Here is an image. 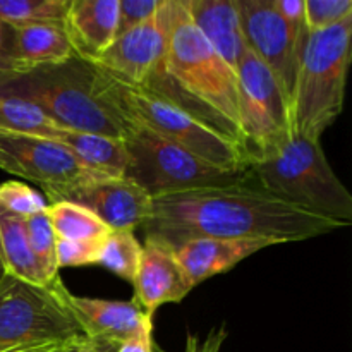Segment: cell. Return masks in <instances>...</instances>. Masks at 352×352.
<instances>
[{
    "instance_id": "cell-1",
    "label": "cell",
    "mask_w": 352,
    "mask_h": 352,
    "mask_svg": "<svg viewBox=\"0 0 352 352\" xmlns=\"http://www.w3.org/2000/svg\"><path fill=\"white\" fill-rule=\"evenodd\" d=\"M342 227L347 226L305 212L244 182L155 198L143 230L144 239L175 251L188 241L203 237H260L287 244Z\"/></svg>"
},
{
    "instance_id": "cell-2",
    "label": "cell",
    "mask_w": 352,
    "mask_h": 352,
    "mask_svg": "<svg viewBox=\"0 0 352 352\" xmlns=\"http://www.w3.org/2000/svg\"><path fill=\"white\" fill-rule=\"evenodd\" d=\"M141 89L175 103L244 153L237 74L196 30L184 0H174L167 50Z\"/></svg>"
},
{
    "instance_id": "cell-3",
    "label": "cell",
    "mask_w": 352,
    "mask_h": 352,
    "mask_svg": "<svg viewBox=\"0 0 352 352\" xmlns=\"http://www.w3.org/2000/svg\"><path fill=\"white\" fill-rule=\"evenodd\" d=\"M246 184L305 212L352 223V195L333 172L320 140L291 136L248 165Z\"/></svg>"
},
{
    "instance_id": "cell-4",
    "label": "cell",
    "mask_w": 352,
    "mask_h": 352,
    "mask_svg": "<svg viewBox=\"0 0 352 352\" xmlns=\"http://www.w3.org/2000/svg\"><path fill=\"white\" fill-rule=\"evenodd\" d=\"M352 60V17L323 31H306L289 102L292 136L320 140L339 119Z\"/></svg>"
},
{
    "instance_id": "cell-5",
    "label": "cell",
    "mask_w": 352,
    "mask_h": 352,
    "mask_svg": "<svg viewBox=\"0 0 352 352\" xmlns=\"http://www.w3.org/2000/svg\"><path fill=\"white\" fill-rule=\"evenodd\" d=\"M93 69V93L124 122L144 127L223 170H248L246 157L232 141L196 120L181 107L146 89L122 85L95 65Z\"/></svg>"
},
{
    "instance_id": "cell-6",
    "label": "cell",
    "mask_w": 352,
    "mask_h": 352,
    "mask_svg": "<svg viewBox=\"0 0 352 352\" xmlns=\"http://www.w3.org/2000/svg\"><path fill=\"white\" fill-rule=\"evenodd\" d=\"M93 78V65L72 57L64 64L16 76L0 85V93L34 103L64 129L122 138L126 122L96 98Z\"/></svg>"
},
{
    "instance_id": "cell-7",
    "label": "cell",
    "mask_w": 352,
    "mask_h": 352,
    "mask_svg": "<svg viewBox=\"0 0 352 352\" xmlns=\"http://www.w3.org/2000/svg\"><path fill=\"white\" fill-rule=\"evenodd\" d=\"M126 126L124 177L136 182L151 199L246 182L248 170H223L144 127L129 122Z\"/></svg>"
},
{
    "instance_id": "cell-8",
    "label": "cell",
    "mask_w": 352,
    "mask_h": 352,
    "mask_svg": "<svg viewBox=\"0 0 352 352\" xmlns=\"http://www.w3.org/2000/svg\"><path fill=\"white\" fill-rule=\"evenodd\" d=\"M65 292L62 280L40 287L6 275L0 282V352L69 342L85 336L65 302Z\"/></svg>"
},
{
    "instance_id": "cell-9",
    "label": "cell",
    "mask_w": 352,
    "mask_h": 352,
    "mask_svg": "<svg viewBox=\"0 0 352 352\" xmlns=\"http://www.w3.org/2000/svg\"><path fill=\"white\" fill-rule=\"evenodd\" d=\"M237 91L244 155L250 165L292 136L289 105L272 72L248 47L237 69Z\"/></svg>"
},
{
    "instance_id": "cell-10",
    "label": "cell",
    "mask_w": 352,
    "mask_h": 352,
    "mask_svg": "<svg viewBox=\"0 0 352 352\" xmlns=\"http://www.w3.org/2000/svg\"><path fill=\"white\" fill-rule=\"evenodd\" d=\"M246 47L260 58L291 102L305 34H298L275 12L272 0H237Z\"/></svg>"
},
{
    "instance_id": "cell-11",
    "label": "cell",
    "mask_w": 352,
    "mask_h": 352,
    "mask_svg": "<svg viewBox=\"0 0 352 352\" xmlns=\"http://www.w3.org/2000/svg\"><path fill=\"white\" fill-rule=\"evenodd\" d=\"M0 168L41 186L45 192L109 177L86 167L76 155L50 140L0 133Z\"/></svg>"
},
{
    "instance_id": "cell-12",
    "label": "cell",
    "mask_w": 352,
    "mask_h": 352,
    "mask_svg": "<svg viewBox=\"0 0 352 352\" xmlns=\"http://www.w3.org/2000/svg\"><path fill=\"white\" fill-rule=\"evenodd\" d=\"M172 19L174 0H162L150 19L119 34L112 47L91 65L122 85L143 88L164 58Z\"/></svg>"
},
{
    "instance_id": "cell-13",
    "label": "cell",
    "mask_w": 352,
    "mask_h": 352,
    "mask_svg": "<svg viewBox=\"0 0 352 352\" xmlns=\"http://www.w3.org/2000/svg\"><path fill=\"white\" fill-rule=\"evenodd\" d=\"M50 203L69 201L89 210L112 230H134L151 217L153 199L127 177H98L48 192Z\"/></svg>"
},
{
    "instance_id": "cell-14",
    "label": "cell",
    "mask_w": 352,
    "mask_h": 352,
    "mask_svg": "<svg viewBox=\"0 0 352 352\" xmlns=\"http://www.w3.org/2000/svg\"><path fill=\"white\" fill-rule=\"evenodd\" d=\"M133 287L134 299L131 301L150 318H153L160 306L181 302L195 289L174 251L148 239H144Z\"/></svg>"
},
{
    "instance_id": "cell-15",
    "label": "cell",
    "mask_w": 352,
    "mask_h": 352,
    "mask_svg": "<svg viewBox=\"0 0 352 352\" xmlns=\"http://www.w3.org/2000/svg\"><path fill=\"white\" fill-rule=\"evenodd\" d=\"M62 28L76 57L95 64L117 38L119 0H69Z\"/></svg>"
},
{
    "instance_id": "cell-16",
    "label": "cell",
    "mask_w": 352,
    "mask_h": 352,
    "mask_svg": "<svg viewBox=\"0 0 352 352\" xmlns=\"http://www.w3.org/2000/svg\"><path fill=\"white\" fill-rule=\"evenodd\" d=\"M274 239H260V237H243V239H217V237H203L192 239L182 244L174 251L179 265L184 270L192 287L201 282L232 270L236 265L253 256L265 248L277 246Z\"/></svg>"
},
{
    "instance_id": "cell-17",
    "label": "cell",
    "mask_w": 352,
    "mask_h": 352,
    "mask_svg": "<svg viewBox=\"0 0 352 352\" xmlns=\"http://www.w3.org/2000/svg\"><path fill=\"white\" fill-rule=\"evenodd\" d=\"M196 30L237 74L246 50L237 0H184Z\"/></svg>"
},
{
    "instance_id": "cell-18",
    "label": "cell",
    "mask_w": 352,
    "mask_h": 352,
    "mask_svg": "<svg viewBox=\"0 0 352 352\" xmlns=\"http://www.w3.org/2000/svg\"><path fill=\"white\" fill-rule=\"evenodd\" d=\"M65 302L88 339L122 344L136 333L146 316L133 301L82 298L67 291Z\"/></svg>"
},
{
    "instance_id": "cell-19",
    "label": "cell",
    "mask_w": 352,
    "mask_h": 352,
    "mask_svg": "<svg viewBox=\"0 0 352 352\" xmlns=\"http://www.w3.org/2000/svg\"><path fill=\"white\" fill-rule=\"evenodd\" d=\"M76 57L62 24H31L12 30L10 71L16 76L64 64Z\"/></svg>"
},
{
    "instance_id": "cell-20",
    "label": "cell",
    "mask_w": 352,
    "mask_h": 352,
    "mask_svg": "<svg viewBox=\"0 0 352 352\" xmlns=\"http://www.w3.org/2000/svg\"><path fill=\"white\" fill-rule=\"evenodd\" d=\"M0 260L7 275L28 282V284L52 287L57 282L48 280L41 268L38 267L30 250V243H28L24 217L16 215L2 206H0Z\"/></svg>"
},
{
    "instance_id": "cell-21",
    "label": "cell",
    "mask_w": 352,
    "mask_h": 352,
    "mask_svg": "<svg viewBox=\"0 0 352 352\" xmlns=\"http://www.w3.org/2000/svg\"><path fill=\"white\" fill-rule=\"evenodd\" d=\"M55 143L67 148L86 167L98 174L109 177H124L126 174L127 150L122 138L64 129Z\"/></svg>"
},
{
    "instance_id": "cell-22",
    "label": "cell",
    "mask_w": 352,
    "mask_h": 352,
    "mask_svg": "<svg viewBox=\"0 0 352 352\" xmlns=\"http://www.w3.org/2000/svg\"><path fill=\"white\" fill-rule=\"evenodd\" d=\"M64 127L54 122L34 103L0 93V133L57 141Z\"/></svg>"
},
{
    "instance_id": "cell-23",
    "label": "cell",
    "mask_w": 352,
    "mask_h": 352,
    "mask_svg": "<svg viewBox=\"0 0 352 352\" xmlns=\"http://www.w3.org/2000/svg\"><path fill=\"white\" fill-rule=\"evenodd\" d=\"M47 215L57 239L105 243L109 234L112 232V229L107 227L98 217L74 203H50L47 206Z\"/></svg>"
},
{
    "instance_id": "cell-24",
    "label": "cell",
    "mask_w": 352,
    "mask_h": 352,
    "mask_svg": "<svg viewBox=\"0 0 352 352\" xmlns=\"http://www.w3.org/2000/svg\"><path fill=\"white\" fill-rule=\"evenodd\" d=\"M67 7L69 0H0V21L12 30L31 24H62Z\"/></svg>"
},
{
    "instance_id": "cell-25",
    "label": "cell",
    "mask_w": 352,
    "mask_h": 352,
    "mask_svg": "<svg viewBox=\"0 0 352 352\" xmlns=\"http://www.w3.org/2000/svg\"><path fill=\"white\" fill-rule=\"evenodd\" d=\"M141 253L143 246L134 236V230H112L100 251L98 265L133 285Z\"/></svg>"
},
{
    "instance_id": "cell-26",
    "label": "cell",
    "mask_w": 352,
    "mask_h": 352,
    "mask_svg": "<svg viewBox=\"0 0 352 352\" xmlns=\"http://www.w3.org/2000/svg\"><path fill=\"white\" fill-rule=\"evenodd\" d=\"M26 234L30 250L36 260L38 267L45 274V277L50 282L58 280V265L57 254H55V237L54 227H52L50 219L47 215V210L34 215L26 217Z\"/></svg>"
},
{
    "instance_id": "cell-27",
    "label": "cell",
    "mask_w": 352,
    "mask_h": 352,
    "mask_svg": "<svg viewBox=\"0 0 352 352\" xmlns=\"http://www.w3.org/2000/svg\"><path fill=\"white\" fill-rule=\"evenodd\" d=\"M351 17V0H305V23L308 31L329 30Z\"/></svg>"
},
{
    "instance_id": "cell-28",
    "label": "cell",
    "mask_w": 352,
    "mask_h": 352,
    "mask_svg": "<svg viewBox=\"0 0 352 352\" xmlns=\"http://www.w3.org/2000/svg\"><path fill=\"white\" fill-rule=\"evenodd\" d=\"M0 206L19 217H30L47 210V201L40 192L19 181H7L0 184Z\"/></svg>"
},
{
    "instance_id": "cell-29",
    "label": "cell",
    "mask_w": 352,
    "mask_h": 352,
    "mask_svg": "<svg viewBox=\"0 0 352 352\" xmlns=\"http://www.w3.org/2000/svg\"><path fill=\"white\" fill-rule=\"evenodd\" d=\"M102 246L103 243L57 239V243H55V254H57L58 270L65 267H88V265H98Z\"/></svg>"
},
{
    "instance_id": "cell-30",
    "label": "cell",
    "mask_w": 352,
    "mask_h": 352,
    "mask_svg": "<svg viewBox=\"0 0 352 352\" xmlns=\"http://www.w3.org/2000/svg\"><path fill=\"white\" fill-rule=\"evenodd\" d=\"M162 0H119V31L117 36L144 23L160 7Z\"/></svg>"
},
{
    "instance_id": "cell-31",
    "label": "cell",
    "mask_w": 352,
    "mask_h": 352,
    "mask_svg": "<svg viewBox=\"0 0 352 352\" xmlns=\"http://www.w3.org/2000/svg\"><path fill=\"white\" fill-rule=\"evenodd\" d=\"M272 6L294 33L305 34L308 31L305 23V0H272Z\"/></svg>"
},
{
    "instance_id": "cell-32",
    "label": "cell",
    "mask_w": 352,
    "mask_h": 352,
    "mask_svg": "<svg viewBox=\"0 0 352 352\" xmlns=\"http://www.w3.org/2000/svg\"><path fill=\"white\" fill-rule=\"evenodd\" d=\"M117 352H157V346H155L153 340V318L144 316L143 323L136 330V333L124 340Z\"/></svg>"
},
{
    "instance_id": "cell-33",
    "label": "cell",
    "mask_w": 352,
    "mask_h": 352,
    "mask_svg": "<svg viewBox=\"0 0 352 352\" xmlns=\"http://www.w3.org/2000/svg\"><path fill=\"white\" fill-rule=\"evenodd\" d=\"M120 344L103 339H88V337H78L72 340L64 352H117Z\"/></svg>"
},
{
    "instance_id": "cell-34",
    "label": "cell",
    "mask_w": 352,
    "mask_h": 352,
    "mask_svg": "<svg viewBox=\"0 0 352 352\" xmlns=\"http://www.w3.org/2000/svg\"><path fill=\"white\" fill-rule=\"evenodd\" d=\"M10 40H12V28L6 26L0 21V85L14 78L10 71Z\"/></svg>"
},
{
    "instance_id": "cell-35",
    "label": "cell",
    "mask_w": 352,
    "mask_h": 352,
    "mask_svg": "<svg viewBox=\"0 0 352 352\" xmlns=\"http://www.w3.org/2000/svg\"><path fill=\"white\" fill-rule=\"evenodd\" d=\"M71 342L72 340H69V342H58V344H45V346L28 347V349L12 351V352H64L65 347H67Z\"/></svg>"
},
{
    "instance_id": "cell-36",
    "label": "cell",
    "mask_w": 352,
    "mask_h": 352,
    "mask_svg": "<svg viewBox=\"0 0 352 352\" xmlns=\"http://www.w3.org/2000/svg\"><path fill=\"white\" fill-rule=\"evenodd\" d=\"M6 275H7V272H6V268H3L2 260H0V282L3 280V277H6Z\"/></svg>"
}]
</instances>
